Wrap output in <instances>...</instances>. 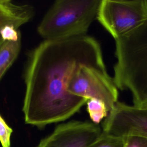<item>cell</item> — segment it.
I'll return each mask as SVG.
<instances>
[{
  "mask_svg": "<svg viewBox=\"0 0 147 147\" xmlns=\"http://www.w3.org/2000/svg\"><path fill=\"white\" fill-rule=\"evenodd\" d=\"M82 65L106 69L99 43L87 34L44 40L29 52L22 108L25 123L41 128L79 111L88 99L71 94L68 88Z\"/></svg>",
  "mask_w": 147,
  "mask_h": 147,
  "instance_id": "1",
  "label": "cell"
},
{
  "mask_svg": "<svg viewBox=\"0 0 147 147\" xmlns=\"http://www.w3.org/2000/svg\"><path fill=\"white\" fill-rule=\"evenodd\" d=\"M114 82L128 90L134 106L147 107V21L115 40Z\"/></svg>",
  "mask_w": 147,
  "mask_h": 147,
  "instance_id": "2",
  "label": "cell"
},
{
  "mask_svg": "<svg viewBox=\"0 0 147 147\" xmlns=\"http://www.w3.org/2000/svg\"><path fill=\"white\" fill-rule=\"evenodd\" d=\"M101 0H57L45 14L37 32L45 40L86 35L95 18Z\"/></svg>",
  "mask_w": 147,
  "mask_h": 147,
  "instance_id": "3",
  "label": "cell"
},
{
  "mask_svg": "<svg viewBox=\"0 0 147 147\" xmlns=\"http://www.w3.org/2000/svg\"><path fill=\"white\" fill-rule=\"evenodd\" d=\"M96 19L116 40L147 21L145 0H101Z\"/></svg>",
  "mask_w": 147,
  "mask_h": 147,
  "instance_id": "4",
  "label": "cell"
},
{
  "mask_svg": "<svg viewBox=\"0 0 147 147\" xmlns=\"http://www.w3.org/2000/svg\"><path fill=\"white\" fill-rule=\"evenodd\" d=\"M68 90L79 97L102 101L109 112L118 102V88L106 69L88 65L79 67L72 78Z\"/></svg>",
  "mask_w": 147,
  "mask_h": 147,
  "instance_id": "5",
  "label": "cell"
},
{
  "mask_svg": "<svg viewBox=\"0 0 147 147\" xmlns=\"http://www.w3.org/2000/svg\"><path fill=\"white\" fill-rule=\"evenodd\" d=\"M102 129L105 134L122 138L130 135L147 137V107L118 101L103 120Z\"/></svg>",
  "mask_w": 147,
  "mask_h": 147,
  "instance_id": "6",
  "label": "cell"
},
{
  "mask_svg": "<svg viewBox=\"0 0 147 147\" xmlns=\"http://www.w3.org/2000/svg\"><path fill=\"white\" fill-rule=\"evenodd\" d=\"M102 133L92 122L70 121L58 125L36 147H88Z\"/></svg>",
  "mask_w": 147,
  "mask_h": 147,
  "instance_id": "7",
  "label": "cell"
},
{
  "mask_svg": "<svg viewBox=\"0 0 147 147\" xmlns=\"http://www.w3.org/2000/svg\"><path fill=\"white\" fill-rule=\"evenodd\" d=\"M34 9L28 4H18L9 0H0V29L11 25L18 29L34 16Z\"/></svg>",
  "mask_w": 147,
  "mask_h": 147,
  "instance_id": "8",
  "label": "cell"
},
{
  "mask_svg": "<svg viewBox=\"0 0 147 147\" xmlns=\"http://www.w3.org/2000/svg\"><path fill=\"white\" fill-rule=\"evenodd\" d=\"M21 38L16 42L3 41L0 45V80L14 63L20 52Z\"/></svg>",
  "mask_w": 147,
  "mask_h": 147,
  "instance_id": "9",
  "label": "cell"
},
{
  "mask_svg": "<svg viewBox=\"0 0 147 147\" xmlns=\"http://www.w3.org/2000/svg\"><path fill=\"white\" fill-rule=\"evenodd\" d=\"M87 111L92 122L99 125L109 114V111L102 101L96 99H88L87 102Z\"/></svg>",
  "mask_w": 147,
  "mask_h": 147,
  "instance_id": "10",
  "label": "cell"
},
{
  "mask_svg": "<svg viewBox=\"0 0 147 147\" xmlns=\"http://www.w3.org/2000/svg\"><path fill=\"white\" fill-rule=\"evenodd\" d=\"M124 138L102 133L88 147H124Z\"/></svg>",
  "mask_w": 147,
  "mask_h": 147,
  "instance_id": "11",
  "label": "cell"
},
{
  "mask_svg": "<svg viewBox=\"0 0 147 147\" xmlns=\"http://www.w3.org/2000/svg\"><path fill=\"white\" fill-rule=\"evenodd\" d=\"M0 36L3 41L16 42L21 38L18 29L11 25H6L0 29Z\"/></svg>",
  "mask_w": 147,
  "mask_h": 147,
  "instance_id": "12",
  "label": "cell"
},
{
  "mask_svg": "<svg viewBox=\"0 0 147 147\" xmlns=\"http://www.w3.org/2000/svg\"><path fill=\"white\" fill-rule=\"evenodd\" d=\"M13 129L0 114V143L2 147H10Z\"/></svg>",
  "mask_w": 147,
  "mask_h": 147,
  "instance_id": "13",
  "label": "cell"
},
{
  "mask_svg": "<svg viewBox=\"0 0 147 147\" xmlns=\"http://www.w3.org/2000/svg\"><path fill=\"white\" fill-rule=\"evenodd\" d=\"M124 147H147V137L130 135L123 137Z\"/></svg>",
  "mask_w": 147,
  "mask_h": 147,
  "instance_id": "14",
  "label": "cell"
},
{
  "mask_svg": "<svg viewBox=\"0 0 147 147\" xmlns=\"http://www.w3.org/2000/svg\"><path fill=\"white\" fill-rule=\"evenodd\" d=\"M3 42V41L2 40V38H1V36H0V45H1V44Z\"/></svg>",
  "mask_w": 147,
  "mask_h": 147,
  "instance_id": "15",
  "label": "cell"
},
{
  "mask_svg": "<svg viewBox=\"0 0 147 147\" xmlns=\"http://www.w3.org/2000/svg\"><path fill=\"white\" fill-rule=\"evenodd\" d=\"M145 5H146V10H147V0H145Z\"/></svg>",
  "mask_w": 147,
  "mask_h": 147,
  "instance_id": "16",
  "label": "cell"
}]
</instances>
